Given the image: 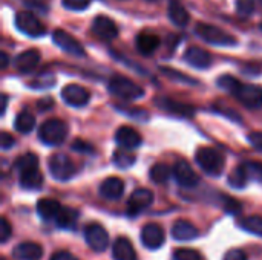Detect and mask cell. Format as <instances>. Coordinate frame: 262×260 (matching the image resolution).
Listing matches in <instances>:
<instances>
[{"label": "cell", "instance_id": "cb8c5ba5", "mask_svg": "<svg viewBox=\"0 0 262 260\" xmlns=\"http://www.w3.org/2000/svg\"><path fill=\"white\" fill-rule=\"evenodd\" d=\"M112 256L115 260H138L134 245L126 238H118L112 245Z\"/></svg>", "mask_w": 262, "mask_h": 260}, {"label": "cell", "instance_id": "6da1fadb", "mask_svg": "<svg viewBox=\"0 0 262 260\" xmlns=\"http://www.w3.org/2000/svg\"><path fill=\"white\" fill-rule=\"evenodd\" d=\"M68 132H69V127L64 121L58 118H51L40 126L38 138L43 144L55 147V146H60L66 139Z\"/></svg>", "mask_w": 262, "mask_h": 260}, {"label": "cell", "instance_id": "4316f807", "mask_svg": "<svg viewBox=\"0 0 262 260\" xmlns=\"http://www.w3.org/2000/svg\"><path fill=\"white\" fill-rule=\"evenodd\" d=\"M78 211L74 210V208H68V207H61L57 219H55V224L58 228H63V230H74L75 225H77V221H78Z\"/></svg>", "mask_w": 262, "mask_h": 260}, {"label": "cell", "instance_id": "816d5d0a", "mask_svg": "<svg viewBox=\"0 0 262 260\" xmlns=\"http://www.w3.org/2000/svg\"><path fill=\"white\" fill-rule=\"evenodd\" d=\"M261 31H262V23H261Z\"/></svg>", "mask_w": 262, "mask_h": 260}, {"label": "cell", "instance_id": "d6a6232c", "mask_svg": "<svg viewBox=\"0 0 262 260\" xmlns=\"http://www.w3.org/2000/svg\"><path fill=\"white\" fill-rule=\"evenodd\" d=\"M35 167H38V158L34 153H26V155L20 156L15 162V169L18 170V173L23 170L35 169Z\"/></svg>", "mask_w": 262, "mask_h": 260}, {"label": "cell", "instance_id": "52a82bcc", "mask_svg": "<svg viewBox=\"0 0 262 260\" xmlns=\"http://www.w3.org/2000/svg\"><path fill=\"white\" fill-rule=\"evenodd\" d=\"M51 176L55 181H69L74 175H75V166L71 161L69 156L63 155V153H55L49 158L48 162Z\"/></svg>", "mask_w": 262, "mask_h": 260}, {"label": "cell", "instance_id": "603a6c76", "mask_svg": "<svg viewBox=\"0 0 262 260\" xmlns=\"http://www.w3.org/2000/svg\"><path fill=\"white\" fill-rule=\"evenodd\" d=\"M167 14H169L170 21H172L173 25L180 26V28L187 26V23H189V20H190V15H189L187 9L184 8V5H183L180 0H170V2H169Z\"/></svg>", "mask_w": 262, "mask_h": 260}, {"label": "cell", "instance_id": "7402d4cb", "mask_svg": "<svg viewBox=\"0 0 262 260\" xmlns=\"http://www.w3.org/2000/svg\"><path fill=\"white\" fill-rule=\"evenodd\" d=\"M135 44L140 54L150 55L154 54L160 46V37L150 32H140L135 38Z\"/></svg>", "mask_w": 262, "mask_h": 260}, {"label": "cell", "instance_id": "ba28073f", "mask_svg": "<svg viewBox=\"0 0 262 260\" xmlns=\"http://www.w3.org/2000/svg\"><path fill=\"white\" fill-rule=\"evenodd\" d=\"M84 241L92 251L103 253L109 247V234L100 224H89L84 228Z\"/></svg>", "mask_w": 262, "mask_h": 260}, {"label": "cell", "instance_id": "f907efd6", "mask_svg": "<svg viewBox=\"0 0 262 260\" xmlns=\"http://www.w3.org/2000/svg\"><path fill=\"white\" fill-rule=\"evenodd\" d=\"M147 2H157V0H147Z\"/></svg>", "mask_w": 262, "mask_h": 260}, {"label": "cell", "instance_id": "7c38bea8", "mask_svg": "<svg viewBox=\"0 0 262 260\" xmlns=\"http://www.w3.org/2000/svg\"><path fill=\"white\" fill-rule=\"evenodd\" d=\"M61 98L72 107H83L89 103L91 93L80 84H68L61 89Z\"/></svg>", "mask_w": 262, "mask_h": 260}, {"label": "cell", "instance_id": "ffe728a7", "mask_svg": "<svg viewBox=\"0 0 262 260\" xmlns=\"http://www.w3.org/2000/svg\"><path fill=\"white\" fill-rule=\"evenodd\" d=\"M198 236H200V230L187 221H177L172 227V238L175 241L187 242L196 239Z\"/></svg>", "mask_w": 262, "mask_h": 260}, {"label": "cell", "instance_id": "9c48e42d", "mask_svg": "<svg viewBox=\"0 0 262 260\" xmlns=\"http://www.w3.org/2000/svg\"><path fill=\"white\" fill-rule=\"evenodd\" d=\"M52 40L60 49H63L64 52H68L74 57H84L86 55V51L81 46V43L63 29H55L52 32Z\"/></svg>", "mask_w": 262, "mask_h": 260}, {"label": "cell", "instance_id": "484cf974", "mask_svg": "<svg viewBox=\"0 0 262 260\" xmlns=\"http://www.w3.org/2000/svg\"><path fill=\"white\" fill-rule=\"evenodd\" d=\"M61 210V205L55 199H40L37 202V213L43 221H55L58 213Z\"/></svg>", "mask_w": 262, "mask_h": 260}, {"label": "cell", "instance_id": "bcb514c9", "mask_svg": "<svg viewBox=\"0 0 262 260\" xmlns=\"http://www.w3.org/2000/svg\"><path fill=\"white\" fill-rule=\"evenodd\" d=\"M224 260H249L247 259V254L243 251V250H230L226 256H224Z\"/></svg>", "mask_w": 262, "mask_h": 260}, {"label": "cell", "instance_id": "d4e9b609", "mask_svg": "<svg viewBox=\"0 0 262 260\" xmlns=\"http://www.w3.org/2000/svg\"><path fill=\"white\" fill-rule=\"evenodd\" d=\"M18 181H20V185L26 190H38L43 185V175L38 170V167L29 169V170H23L18 173Z\"/></svg>", "mask_w": 262, "mask_h": 260}, {"label": "cell", "instance_id": "7a4b0ae2", "mask_svg": "<svg viewBox=\"0 0 262 260\" xmlns=\"http://www.w3.org/2000/svg\"><path fill=\"white\" fill-rule=\"evenodd\" d=\"M195 34L201 40H204L206 43L213 44V46H236L238 44V40L233 35H230L224 29L209 25V23H196Z\"/></svg>", "mask_w": 262, "mask_h": 260}, {"label": "cell", "instance_id": "7bdbcfd3", "mask_svg": "<svg viewBox=\"0 0 262 260\" xmlns=\"http://www.w3.org/2000/svg\"><path fill=\"white\" fill-rule=\"evenodd\" d=\"M14 144H15V139H14L8 132H2V135H0V146H2V149H3V150H8V149H11Z\"/></svg>", "mask_w": 262, "mask_h": 260}, {"label": "cell", "instance_id": "5b68a950", "mask_svg": "<svg viewBox=\"0 0 262 260\" xmlns=\"http://www.w3.org/2000/svg\"><path fill=\"white\" fill-rule=\"evenodd\" d=\"M14 21L15 28L29 37H41L46 34V26L31 11H18L15 14Z\"/></svg>", "mask_w": 262, "mask_h": 260}, {"label": "cell", "instance_id": "f546056e", "mask_svg": "<svg viewBox=\"0 0 262 260\" xmlns=\"http://www.w3.org/2000/svg\"><path fill=\"white\" fill-rule=\"evenodd\" d=\"M112 161L118 169H129L135 164V155L130 150L118 149L112 155Z\"/></svg>", "mask_w": 262, "mask_h": 260}, {"label": "cell", "instance_id": "f1b7e54d", "mask_svg": "<svg viewBox=\"0 0 262 260\" xmlns=\"http://www.w3.org/2000/svg\"><path fill=\"white\" fill-rule=\"evenodd\" d=\"M173 175V169H170L167 164H155L150 167L149 170V176H150V181L155 182V184H166L170 176Z\"/></svg>", "mask_w": 262, "mask_h": 260}, {"label": "cell", "instance_id": "44dd1931", "mask_svg": "<svg viewBox=\"0 0 262 260\" xmlns=\"http://www.w3.org/2000/svg\"><path fill=\"white\" fill-rule=\"evenodd\" d=\"M157 104L161 109H164L166 112H169L172 115H177V116H192L193 112H195V109L192 106L178 103V101L170 100V98H157Z\"/></svg>", "mask_w": 262, "mask_h": 260}, {"label": "cell", "instance_id": "1f68e13d", "mask_svg": "<svg viewBox=\"0 0 262 260\" xmlns=\"http://www.w3.org/2000/svg\"><path fill=\"white\" fill-rule=\"evenodd\" d=\"M239 227L255 236L262 238V218L261 216H249L244 221H241Z\"/></svg>", "mask_w": 262, "mask_h": 260}, {"label": "cell", "instance_id": "e575fe53", "mask_svg": "<svg viewBox=\"0 0 262 260\" xmlns=\"http://www.w3.org/2000/svg\"><path fill=\"white\" fill-rule=\"evenodd\" d=\"M246 170H247V175H249V179L250 181H256V182H262V164L261 162H246L244 164Z\"/></svg>", "mask_w": 262, "mask_h": 260}, {"label": "cell", "instance_id": "8d00e7d4", "mask_svg": "<svg viewBox=\"0 0 262 260\" xmlns=\"http://www.w3.org/2000/svg\"><path fill=\"white\" fill-rule=\"evenodd\" d=\"M238 83H239V80H236V78L232 77V75H223V77H220L218 81H216V84H218L221 89L227 90L229 93H232V92L235 90V87L238 86Z\"/></svg>", "mask_w": 262, "mask_h": 260}, {"label": "cell", "instance_id": "74e56055", "mask_svg": "<svg viewBox=\"0 0 262 260\" xmlns=\"http://www.w3.org/2000/svg\"><path fill=\"white\" fill-rule=\"evenodd\" d=\"M61 5L69 11H83L91 5V0H61Z\"/></svg>", "mask_w": 262, "mask_h": 260}, {"label": "cell", "instance_id": "4dcf8cb0", "mask_svg": "<svg viewBox=\"0 0 262 260\" xmlns=\"http://www.w3.org/2000/svg\"><path fill=\"white\" fill-rule=\"evenodd\" d=\"M229 185H232L233 188H244L247 185V182L250 181L249 179V175H247V170L243 166H238L230 175H229Z\"/></svg>", "mask_w": 262, "mask_h": 260}, {"label": "cell", "instance_id": "d6986e66", "mask_svg": "<svg viewBox=\"0 0 262 260\" xmlns=\"http://www.w3.org/2000/svg\"><path fill=\"white\" fill-rule=\"evenodd\" d=\"M43 248L35 242H23L12 250V257L17 260H40Z\"/></svg>", "mask_w": 262, "mask_h": 260}, {"label": "cell", "instance_id": "3957f363", "mask_svg": "<svg viewBox=\"0 0 262 260\" xmlns=\"http://www.w3.org/2000/svg\"><path fill=\"white\" fill-rule=\"evenodd\" d=\"M196 164L203 172L212 176H218L224 170V156L212 147H200L195 153Z\"/></svg>", "mask_w": 262, "mask_h": 260}, {"label": "cell", "instance_id": "d590c367", "mask_svg": "<svg viewBox=\"0 0 262 260\" xmlns=\"http://www.w3.org/2000/svg\"><path fill=\"white\" fill-rule=\"evenodd\" d=\"M255 11V0H236V12L241 17H249Z\"/></svg>", "mask_w": 262, "mask_h": 260}, {"label": "cell", "instance_id": "b9f144b4", "mask_svg": "<svg viewBox=\"0 0 262 260\" xmlns=\"http://www.w3.org/2000/svg\"><path fill=\"white\" fill-rule=\"evenodd\" d=\"M161 72L164 75H167L169 78H180L181 81H187V83H192V84L195 83V80H192V78H189V77H186V75H183V74H180L177 70H172L169 67H161Z\"/></svg>", "mask_w": 262, "mask_h": 260}, {"label": "cell", "instance_id": "4fadbf2b", "mask_svg": "<svg viewBox=\"0 0 262 260\" xmlns=\"http://www.w3.org/2000/svg\"><path fill=\"white\" fill-rule=\"evenodd\" d=\"M154 202V193L147 188H138L135 190L129 201H127V215L129 216H137L147 207H150Z\"/></svg>", "mask_w": 262, "mask_h": 260}, {"label": "cell", "instance_id": "83f0119b", "mask_svg": "<svg viewBox=\"0 0 262 260\" xmlns=\"http://www.w3.org/2000/svg\"><path fill=\"white\" fill-rule=\"evenodd\" d=\"M14 127L18 133H23V135H28L34 130L35 127V118L32 113H29L28 110H23L20 112L17 116H15V121H14Z\"/></svg>", "mask_w": 262, "mask_h": 260}, {"label": "cell", "instance_id": "7dc6e473", "mask_svg": "<svg viewBox=\"0 0 262 260\" xmlns=\"http://www.w3.org/2000/svg\"><path fill=\"white\" fill-rule=\"evenodd\" d=\"M51 260H78L75 256H72L71 253H68V251H57V253H54L52 254V257Z\"/></svg>", "mask_w": 262, "mask_h": 260}, {"label": "cell", "instance_id": "2e32d148", "mask_svg": "<svg viewBox=\"0 0 262 260\" xmlns=\"http://www.w3.org/2000/svg\"><path fill=\"white\" fill-rule=\"evenodd\" d=\"M40 58H41L40 51H37V49H28V51L18 54L14 58V67L18 72H21V74H29V72H32L38 66Z\"/></svg>", "mask_w": 262, "mask_h": 260}, {"label": "cell", "instance_id": "836d02e7", "mask_svg": "<svg viewBox=\"0 0 262 260\" xmlns=\"http://www.w3.org/2000/svg\"><path fill=\"white\" fill-rule=\"evenodd\" d=\"M173 260H204L203 254L190 248H178L173 251Z\"/></svg>", "mask_w": 262, "mask_h": 260}, {"label": "cell", "instance_id": "5bb4252c", "mask_svg": "<svg viewBox=\"0 0 262 260\" xmlns=\"http://www.w3.org/2000/svg\"><path fill=\"white\" fill-rule=\"evenodd\" d=\"M166 238L164 230L158 224H147L141 230V244L149 250H158L163 247Z\"/></svg>", "mask_w": 262, "mask_h": 260}, {"label": "cell", "instance_id": "9a60e30c", "mask_svg": "<svg viewBox=\"0 0 262 260\" xmlns=\"http://www.w3.org/2000/svg\"><path fill=\"white\" fill-rule=\"evenodd\" d=\"M115 143L120 146V149H126V150H135L141 146L143 138L140 136V133L129 127V126H123L117 130L115 133Z\"/></svg>", "mask_w": 262, "mask_h": 260}, {"label": "cell", "instance_id": "ab89813d", "mask_svg": "<svg viewBox=\"0 0 262 260\" xmlns=\"http://www.w3.org/2000/svg\"><path fill=\"white\" fill-rule=\"evenodd\" d=\"M11 231H12V228H11L9 222L6 221V218H2L0 219V242L2 244H6L9 241Z\"/></svg>", "mask_w": 262, "mask_h": 260}, {"label": "cell", "instance_id": "8992f818", "mask_svg": "<svg viewBox=\"0 0 262 260\" xmlns=\"http://www.w3.org/2000/svg\"><path fill=\"white\" fill-rule=\"evenodd\" d=\"M232 95L247 109L256 110L262 107V87L253 84H243L241 81L232 92Z\"/></svg>", "mask_w": 262, "mask_h": 260}, {"label": "cell", "instance_id": "f6af8a7d", "mask_svg": "<svg viewBox=\"0 0 262 260\" xmlns=\"http://www.w3.org/2000/svg\"><path fill=\"white\" fill-rule=\"evenodd\" d=\"M28 8H32V9H40L41 12H46V2L45 0H21Z\"/></svg>", "mask_w": 262, "mask_h": 260}, {"label": "cell", "instance_id": "ac0fdd59", "mask_svg": "<svg viewBox=\"0 0 262 260\" xmlns=\"http://www.w3.org/2000/svg\"><path fill=\"white\" fill-rule=\"evenodd\" d=\"M124 193V182L120 178H107L100 185V196L106 201H118Z\"/></svg>", "mask_w": 262, "mask_h": 260}, {"label": "cell", "instance_id": "60d3db41", "mask_svg": "<svg viewBox=\"0 0 262 260\" xmlns=\"http://www.w3.org/2000/svg\"><path fill=\"white\" fill-rule=\"evenodd\" d=\"M224 210L229 213V215H239L243 207L238 201L235 199H226V205H224Z\"/></svg>", "mask_w": 262, "mask_h": 260}, {"label": "cell", "instance_id": "8fae6325", "mask_svg": "<svg viewBox=\"0 0 262 260\" xmlns=\"http://www.w3.org/2000/svg\"><path fill=\"white\" fill-rule=\"evenodd\" d=\"M173 178L184 188H195L200 184V178L187 161H177L173 166Z\"/></svg>", "mask_w": 262, "mask_h": 260}, {"label": "cell", "instance_id": "681fc988", "mask_svg": "<svg viewBox=\"0 0 262 260\" xmlns=\"http://www.w3.org/2000/svg\"><path fill=\"white\" fill-rule=\"evenodd\" d=\"M6 104H8V97L2 95V110H0L2 115H5V112H6Z\"/></svg>", "mask_w": 262, "mask_h": 260}, {"label": "cell", "instance_id": "c3c4849f", "mask_svg": "<svg viewBox=\"0 0 262 260\" xmlns=\"http://www.w3.org/2000/svg\"><path fill=\"white\" fill-rule=\"evenodd\" d=\"M0 58H2V69H6V67H8V64H9L8 54H6V52H2V54H0Z\"/></svg>", "mask_w": 262, "mask_h": 260}, {"label": "cell", "instance_id": "30bf717a", "mask_svg": "<svg viewBox=\"0 0 262 260\" xmlns=\"http://www.w3.org/2000/svg\"><path fill=\"white\" fill-rule=\"evenodd\" d=\"M92 32L103 41H112L118 37V26L107 15H97L92 20Z\"/></svg>", "mask_w": 262, "mask_h": 260}, {"label": "cell", "instance_id": "ee69618b", "mask_svg": "<svg viewBox=\"0 0 262 260\" xmlns=\"http://www.w3.org/2000/svg\"><path fill=\"white\" fill-rule=\"evenodd\" d=\"M249 143L256 149L262 152V132H252L249 135Z\"/></svg>", "mask_w": 262, "mask_h": 260}, {"label": "cell", "instance_id": "e0dca14e", "mask_svg": "<svg viewBox=\"0 0 262 260\" xmlns=\"http://www.w3.org/2000/svg\"><path fill=\"white\" fill-rule=\"evenodd\" d=\"M184 60L196 69H207L212 64V55L206 49L198 46L187 48V51L184 52Z\"/></svg>", "mask_w": 262, "mask_h": 260}, {"label": "cell", "instance_id": "277c9868", "mask_svg": "<svg viewBox=\"0 0 262 260\" xmlns=\"http://www.w3.org/2000/svg\"><path fill=\"white\" fill-rule=\"evenodd\" d=\"M107 89L114 97H118V98L127 100V101L138 100L144 95V89L141 86H138L135 81H132L126 77H121V75L112 77Z\"/></svg>", "mask_w": 262, "mask_h": 260}, {"label": "cell", "instance_id": "f35d334b", "mask_svg": "<svg viewBox=\"0 0 262 260\" xmlns=\"http://www.w3.org/2000/svg\"><path fill=\"white\" fill-rule=\"evenodd\" d=\"M72 150L80 152V153H89V155L95 153L94 146L89 144V143H86V141H83V139H75V141L72 143Z\"/></svg>", "mask_w": 262, "mask_h": 260}]
</instances>
